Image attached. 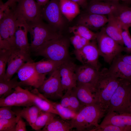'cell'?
I'll use <instances>...</instances> for the list:
<instances>
[{"label": "cell", "instance_id": "obj_19", "mask_svg": "<svg viewBox=\"0 0 131 131\" xmlns=\"http://www.w3.org/2000/svg\"><path fill=\"white\" fill-rule=\"evenodd\" d=\"M108 21V18L105 15L87 12L80 16L77 25H83L92 31L95 30L102 27Z\"/></svg>", "mask_w": 131, "mask_h": 131}, {"label": "cell", "instance_id": "obj_52", "mask_svg": "<svg viewBox=\"0 0 131 131\" xmlns=\"http://www.w3.org/2000/svg\"><path fill=\"white\" fill-rule=\"evenodd\" d=\"M129 80L130 81V82H131V79H130V80Z\"/></svg>", "mask_w": 131, "mask_h": 131}, {"label": "cell", "instance_id": "obj_41", "mask_svg": "<svg viewBox=\"0 0 131 131\" xmlns=\"http://www.w3.org/2000/svg\"><path fill=\"white\" fill-rule=\"evenodd\" d=\"M96 131H127V130L123 127L110 125L100 127Z\"/></svg>", "mask_w": 131, "mask_h": 131}, {"label": "cell", "instance_id": "obj_44", "mask_svg": "<svg viewBox=\"0 0 131 131\" xmlns=\"http://www.w3.org/2000/svg\"><path fill=\"white\" fill-rule=\"evenodd\" d=\"M27 131L25 122L21 117H19L16 124L15 131Z\"/></svg>", "mask_w": 131, "mask_h": 131}, {"label": "cell", "instance_id": "obj_17", "mask_svg": "<svg viewBox=\"0 0 131 131\" xmlns=\"http://www.w3.org/2000/svg\"><path fill=\"white\" fill-rule=\"evenodd\" d=\"M110 125L123 127L127 131H131V114L107 112L100 124V127Z\"/></svg>", "mask_w": 131, "mask_h": 131}, {"label": "cell", "instance_id": "obj_21", "mask_svg": "<svg viewBox=\"0 0 131 131\" xmlns=\"http://www.w3.org/2000/svg\"><path fill=\"white\" fill-rule=\"evenodd\" d=\"M108 70L118 78L127 80L131 79V65L121 59L119 55L114 59Z\"/></svg>", "mask_w": 131, "mask_h": 131}, {"label": "cell", "instance_id": "obj_16", "mask_svg": "<svg viewBox=\"0 0 131 131\" xmlns=\"http://www.w3.org/2000/svg\"><path fill=\"white\" fill-rule=\"evenodd\" d=\"M28 32L27 24L23 20L17 19L15 34L16 47L22 52L30 56V44L27 37Z\"/></svg>", "mask_w": 131, "mask_h": 131}, {"label": "cell", "instance_id": "obj_39", "mask_svg": "<svg viewBox=\"0 0 131 131\" xmlns=\"http://www.w3.org/2000/svg\"><path fill=\"white\" fill-rule=\"evenodd\" d=\"M16 97V92L15 89L13 92L6 97L0 98V106H15Z\"/></svg>", "mask_w": 131, "mask_h": 131}, {"label": "cell", "instance_id": "obj_20", "mask_svg": "<svg viewBox=\"0 0 131 131\" xmlns=\"http://www.w3.org/2000/svg\"><path fill=\"white\" fill-rule=\"evenodd\" d=\"M73 89L83 105L85 106L97 103L93 89L90 85L77 83L76 86Z\"/></svg>", "mask_w": 131, "mask_h": 131}, {"label": "cell", "instance_id": "obj_35", "mask_svg": "<svg viewBox=\"0 0 131 131\" xmlns=\"http://www.w3.org/2000/svg\"><path fill=\"white\" fill-rule=\"evenodd\" d=\"M19 116L9 119H0V131H15Z\"/></svg>", "mask_w": 131, "mask_h": 131}, {"label": "cell", "instance_id": "obj_27", "mask_svg": "<svg viewBox=\"0 0 131 131\" xmlns=\"http://www.w3.org/2000/svg\"><path fill=\"white\" fill-rule=\"evenodd\" d=\"M72 129L70 120L56 117L52 119L43 127L42 131H69Z\"/></svg>", "mask_w": 131, "mask_h": 131}, {"label": "cell", "instance_id": "obj_15", "mask_svg": "<svg viewBox=\"0 0 131 131\" xmlns=\"http://www.w3.org/2000/svg\"><path fill=\"white\" fill-rule=\"evenodd\" d=\"M99 70L89 65L77 66L75 71L77 83L88 84L94 89L98 76Z\"/></svg>", "mask_w": 131, "mask_h": 131}, {"label": "cell", "instance_id": "obj_26", "mask_svg": "<svg viewBox=\"0 0 131 131\" xmlns=\"http://www.w3.org/2000/svg\"><path fill=\"white\" fill-rule=\"evenodd\" d=\"M15 111L17 116L25 119L33 128L37 117L43 111L34 105L26 107L22 110H17Z\"/></svg>", "mask_w": 131, "mask_h": 131}, {"label": "cell", "instance_id": "obj_8", "mask_svg": "<svg viewBox=\"0 0 131 131\" xmlns=\"http://www.w3.org/2000/svg\"><path fill=\"white\" fill-rule=\"evenodd\" d=\"M40 93L48 99H61L63 96V89L59 69L51 73L49 77L45 80L38 89Z\"/></svg>", "mask_w": 131, "mask_h": 131}, {"label": "cell", "instance_id": "obj_46", "mask_svg": "<svg viewBox=\"0 0 131 131\" xmlns=\"http://www.w3.org/2000/svg\"><path fill=\"white\" fill-rule=\"evenodd\" d=\"M119 56L121 59L131 65V54L123 55L121 54Z\"/></svg>", "mask_w": 131, "mask_h": 131}, {"label": "cell", "instance_id": "obj_7", "mask_svg": "<svg viewBox=\"0 0 131 131\" xmlns=\"http://www.w3.org/2000/svg\"><path fill=\"white\" fill-rule=\"evenodd\" d=\"M42 7L35 0H20L13 10L17 19L28 23L41 17Z\"/></svg>", "mask_w": 131, "mask_h": 131}, {"label": "cell", "instance_id": "obj_1", "mask_svg": "<svg viewBox=\"0 0 131 131\" xmlns=\"http://www.w3.org/2000/svg\"><path fill=\"white\" fill-rule=\"evenodd\" d=\"M106 113L97 103L85 106L70 120L72 128L78 131H96L100 127L99 122Z\"/></svg>", "mask_w": 131, "mask_h": 131}, {"label": "cell", "instance_id": "obj_33", "mask_svg": "<svg viewBox=\"0 0 131 131\" xmlns=\"http://www.w3.org/2000/svg\"><path fill=\"white\" fill-rule=\"evenodd\" d=\"M56 115L51 113L42 111L38 115L32 128L39 130L45 126Z\"/></svg>", "mask_w": 131, "mask_h": 131}, {"label": "cell", "instance_id": "obj_3", "mask_svg": "<svg viewBox=\"0 0 131 131\" xmlns=\"http://www.w3.org/2000/svg\"><path fill=\"white\" fill-rule=\"evenodd\" d=\"M70 41L61 35L49 40L39 47L33 54L46 59L59 62L70 60L69 52Z\"/></svg>", "mask_w": 131, "mask_h": 131}, {"label": "cell", "instance_id": "obj_42", "mask_svg": "<svg viewBox=\"0 0 131 131\" xmlns=\"http://www.w3.org/2000/svg\"><path fill=\"white\" fill-rule=\"evenodd\" d=\"M20 0H8L5 3L3 2H0V9H4L9 7L14 9Z\"/></svg>", "mask_w": 131, "mask_h": 131}, {"label": "cell", "instance_id": "obj_10", "mask_svg": "<svg viewBox=\"0 0 131 131\" xmlns=\"http://www.w3.org/2000/svg\"><path fill=\"white\" fill-rule=\"evenodd\" d=\"M63 16L61 11L59 0H50L42 7L41 17L48 24L58 30L63 28L65 24Z\"/></svg>", "mask_w": 131, "mask_h": 131}, {"label": "cell", "instance_id": "obj_43", "mask_svg": "<svg viewBox=\"0 0 131 131\" xmlns=\"http://www.w3.org/2000/svg\"><path fill=\"white\" fill-rule=\"evenodd\" d=\"M71 89L68 90L61 99L60 104L63 106L68 108L69 105L70 96Z\"/></svg>", "mask_w": 131, "mask_h": 131}, {"label": "cell", "instance_id": "obj_13", "mask_svg": "<svg viewBox=\"0 0 131 131\" xmlns=\"http://www.w3.org/2000/svg\"><path fill=\"white\" fill-rule=\"evenodd\" d=\"M33 62L30 56L22 52L16 47H13L7 64L4 80L11 79L20 68L25 62Z\"/></svg>", "mask_w": 131, "mask_h": 131}, {"label": "cell", "instance_id": "obj_47", "mask_svg": "<svg viewBox=\"0 0 131 131\" xmlns=\"http://www.w3.org/2000/svg\"><path fill=\"white\" fill-rule=\"evenodd\" d=\"M77 3L82 8L86 7L87 0H70Z\"/></svg>", "mask_w": 131, "mask_h": 131}, {"label": "cell", "instance_id": "obj_6", "mask_svg": "<svg viewBox=\"0 0 131 131\" xmlns=\"http://www.w3.org/2000/svg\"><path fill=\"white\" fill-rule=\"evenodd\" d=\"M96 33L99 55L103 58L106 62L111 64L114 59L124 51V47L108 35L105 27Z\"/></svg>", "mask_w": 131, "mask_h": 131}, {"label": "cell", "instance_id": "obj_30", "mask_svg": "<svg viewBox=\"0 0 131 131\" xmlns=\"http://www.w3.org/2000/svg\"><path fill=\"white\" fill-rule=\"evenodd\" d=\"M27 92L34 105L43 111L59 115L53 106L45 100L27 90Z\"/></svg>", "mask_w": 131, "mask_h": 131}, {"label": "cell", "instance_id": "obj_49", "mask_svg": "<svg viewBox=\"0 0 131 131\" xmlns=\"http://www.w3.org/2000/svg\"><path fill=\"white\" fill-rule=\"evenodd\" d=\"M120 1H122L127 4L131 3V0H114L115 2H119Z\"/></svg>", "mask_w": 131, "mask_h": 131}, {"label": "cell", "instance_id": "obj_24", "mask_svg": "<svg viewBox=\"0 0 131 131\" xmlns=\"http://www.w3.org/2000/svg\"><path fill=\"white\" fill-rule=\"evenodd\" d=\"M31 91L50 103L57 111L59 115L63 120H71L74 118L78 114L68 108L62 106L60 103L53 102L49 100L40 93L37 89L35 88Z\"/></svg>", "mask_w": 131, "mask_h": 131}, {"label": "cell", "instance_id": "obj_38", "mask_svg": "<svg viewBox=\"0 0 131 131\" xmlns=\"http://www.w3.org/2000/svg\"><path fill=\"white\" fill-rule=\"evenodd\" d=\"M122 36L124 44V51L128 54H131V36L129 29L123 30Z\"/></svg>", "mask_w": 131, "mask_h": 131}, {"label": "cell", "instance_id": "obj_37", "mask_svg": "<svg viewBox=\"0 0 131 131\" xmlns=\"http://www.w3.org/2000/svg\"><path fill=\"white\" fill-rule=\"evenodd\" d=\"M70 41L73 46L75 50L80 49L89 43L90 41L77 34L70 38Z\"/></svg>", "mask_w": 131, "mask_h": 131}, {"label": "cell", "instance_id": "obj_5", "mask_svg": "<svg viewBox=\"0 0 131 131\" xmlns=\"http://www.w3.org/2000/svg\"><path fill=\"white\" fill-rule=\"evenodd\" d=\"M109 112L131 114V82L129 80H121L110 100L107 113Z\"/></svg>", "mask_w": 131, "mask_h": 131}, {"label": "cell", "instance_id": "obj_36", "mask_svg": "<svg viewBox=\"0 0 131 131\" xmlns=\"http://www.w3.org/2000/svg\"><path fill=\"white\" fill-rule=\"evenodd\" d=\"M85 106L80 102L73 89L71 90L68 108L73 111L78 113Z\"/></svg>", "mask_w": 131, "mask_h": 131}, {"label": "cell", "instance_id": "obj_9", "mask_svg": "<svg viewBox=\"0 0 131 131\" xmlns=\"http://www.w3.org/2000/svg\"><path fill=\"white\" fill-rule=\"evenodd\" d=\"M33 62H26L18 69L16 73L18 79L25 85L38 88L45 80L46 74H41L36 70Z\"/></svg>", "mask_w": 131, "mask_h": 131}, {"label": "cell", "instance_id": "obj_48", "mask_svg": "<svg viewBox=\"0 0 131 131\" xmlns=\"http://www.w3.org/2000/svg\"><path fill=\"white\" fill-rule=\"evenodd\" d=\"M50 0H36L37 2L40 6L43 7Z\"/></svg>", "mask_w": 131, "mask_h": 131}, {"label": "cell", "instance_id": "obj_4", "mask_svg": "<svg viewBox=\"0 0 131 131\" xmlns=\"http://www.w3.org/2000/svg\"><path fill=\"white\" fill-rule=\"evenodd\" d=\"M27 24L31 37V52H34L44 43L62 35L59 31L44 22L41 17Z\"/></svg>", "mask_w": 131, "mask_h": 131}, {"label": "cell", "instance_id": "obj_22", "mask_svg": "<svg viewBox=\"0 0 131 131\" xmlns=\"http://www.w3.org/2000/svg\"><path fill=\"white\" fill-rule=\"evenodd\" d=\"M113 15L122 30L129 29L131 27V7L127 4H120Z\"/></svg>", "mask_w": 131, "mask_h": 131}, {"label": "cell", "instance_id": "obj_28", "mask_svg": "<svg viewBox=\"0 0 131 131\" xmlns=\"http://www.w3.org/2000/svg\"><path fill=\"white\" fill-rule=\"evenodd\" d=\"M46 60H41L33 62L34 67L39 73L45 74L52 73L58 69L60 66L64 62L56 61L47 59Z\"/></svg>", "mask_w": 131, "mask_h": 131}, {"label": "cell", "instance_id": "obj_32", "mask_svg": "<svg viewBox=\"0 0 131 131\" xmlns=\"http://www.w3.org/2000/svg\"><path fill=\"white\" fill-rule=\"evenodd\" d=\"M69 31L74 34L79 35L90 41L96 39L97 33L83 25H77L70 27Z\"/></svg>", "mask_w": 131, "mask_h": 131}, {"label": "cell", "instance_id": "obj_40", "mask_svg": "<svg viewBox=\"0 0 131 131\" xmlns=\"http://www.w3.org/2000/svg\"><path fill=\"white\" fill-rule=\"evenodd\" d=\"M12 106L1 107L0 108V119H9L17 116L15 111L12 110Z\"/></svg>", "mask_w": 131, "mask_h": 131}, {"label": "cell", "instance_id": "obj_34", "mask_svg": "<svg viewBox=\"0 0 131 131\" xmlns=\"http://www.w3.org/2000/svg\"><path fill=\"white\" fill-rule=\"evenodd\" d=\"M12 49L10 50L0 49V81L4 80L6 66L11 54Z\"/></svg>", "mask_w": 131, "mask_h": 131}, {"label": "cell", "instance_id": "obj_14", "mask_svg": "<svg viewBox=\"0 0 131 131\" xmlns=\"http://www.w3.org/2000/svg\"><path fill=\"white\" fill-rule=\"evenodd\" d=\"M77 66L71 60L64 62L58 69L64 90L71 89L77 85L75 71Z\"/></svg>", "mask_w": 131, "mask_h": 131}, {"label": "cell", "instance_id": "obj_51", "mask_svg": "<svg viewBox=\"0 0 131 131\" xmlns=\"http://www.w3.org/2000/svg\"><path fill=\"white\" fill-rule=\"evenodd\" d=\"M2 2V0H0V2Z\"/></svg>", "mask_w": 131, "mask_h": 131}, {"label": "cell", "instance_id": "obj_11", "mask_svg": "<svg viewBox=\"0 0 131 131\" xmlns=\"http://www.w3.org/2000/svg\"><path fill=\"white\" fill-rule=\"evenodd\" d=\"M96 40L92 41L82 49L74 50L76 58L82 64L89 65L99 70L98 61L99 55Z\"/></svg>", "mask_w": 131, "mask_h": 131}, {"label": "cell", "instance_id": "obj_25", "mask_svg": "<svg viewBox=\"0 0 131 131\" xmlns=\"http://www.w3.org/2000/svg\"><path fill=\"white\" fill-rule=\"evenodd\" d=\"M60 9L63 15L69 21H71L80 12L79 5L70 0H59Z\"/></svg>", "mask_w": 131, "mask_h": 131}, {"label": "cell", "instance_id": "obj_29", "mask_svg": "<svg viewBox=\"0 0 131 131\" xmlns=\"http://www.w3.org/2000/svg\"><path fill=\"white\" fill-rule=\"evenodd\" d=\"M18 79L17 75L9 80L0 81V98H4L12 93L17 87L25 85L22 82H18Z\"/></svg>", "mask_w": 131, "mask_h": 131}, {"label": "cell", "instance_id": "obj_23", "mask_svg": "<svg viewBox=\"0 0 131 131\" xmlns=\"http://www.w3.org/2000/svg\"><path fill=\"white\" fill-rule=\"evenodd\" d=\"M108 16L107 24L106 26L105 27L106 33L120 45L124 46L122 36L123 30L112 14Z\"/></svg>", "mask_w": 131, "mask_h": 131}, {"label": "cell", "instance_id": "obj_18", "mask_svg": "<svg viewBox=\"0 0 131 131\" xmlns=\"http://www.w3.org/2000/svg\"><path fill=\"white\" fill-rule=\"evenodd\" d=\"M120 3L118 2L91 1L87 8V12L105 15L114 14Z\"/></svg>", "mask_w": 131, "mask_h": 131}, {"label": "cell", "instance_id": "obj_45", "mask_svg": "<svg viewBox=\"0 0 131 131\" xmlns=\"http://www.w3.org/2000/svg\"><path fill=\"white\" fill-rule=\"evenodd\" d=\"M13 47L8 41L0 36V49L10 50Z\"/></svg>", "mask_w": 131, "mask_h": 131}, {"label": "cell", "instance_id": "obj_12", "mask_svg": "<svg viewBox=\"0 0 131 131\" xmlns=\"http://www.w3.org/2000/svg\"><path fill=\"white\" fill-rule=\"evenodd\" d=\"M17 20L14 10L11 8L0 20V36L13 47H16L15 34Z\"/></svg>", "mask_w": 131, "mask_h": 131}, {"label": "cell", "instance_id": "obj_31", "mask_svg": "<svg viewBox=\"0 0 131 131\" xmlns=\"http://www.w3.org/2000/svg\"><path fill=\"white\" fill-rule=\"evenodd\" d=\"M16 92L15 106L29 107L34 105L27 92V89L18 86L15 89Z\"/></svg>", "mask_w": 131, "mask_h": 131}, {"label": "cell", "instance_id": "obj_2", "mask_svg": "<svg viewBox=\"0 0 131 131\" xmlns=\"http://www.w3.org/2000/svg\"><path fill=\"white\" fill-rule=\"evenodd\" d=\"M121 79L110 74L106 68L100 71L94 93L97 103L106 112L111 99Z\"/></svg>", "mask_w": 131, "mask_h": 131}, {"label": "cell", "instance_id": "obj_50", "mask_svg": "<svg viewBox=\"0 0 131 131\" xmlns=\"http://www.w3.org/2000/svg\"><path fill=\"white\" fill-rule=\"evenodd\" d=\"M90 1L106 2H115L114 1V0H91Z\"/></svg>", "mask_w": 131, "mask_h": 131}]
</instances>
